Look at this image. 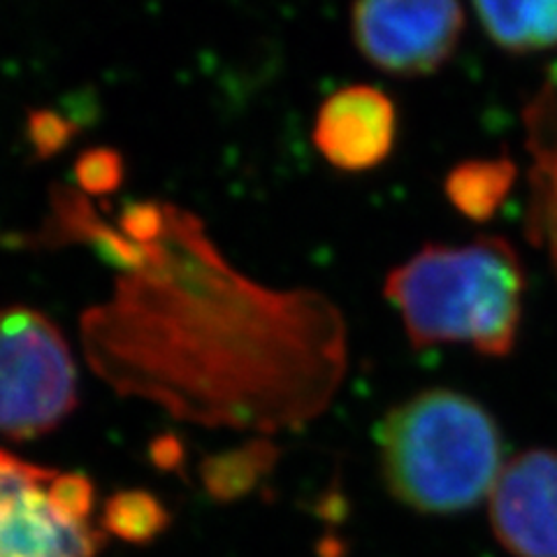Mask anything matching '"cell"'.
Returning <instances> with one entry per match:
<instances>
[{
  "label": "cell",
  "mask_w": 557,
  "mask_h": 557,
  "mask_svg": "<svg viewBox=\"0 0 557 557\" xmlns=\"http://www.w3.org/2000/svg\"><path fill=\"white\" fill-rule=\"evenodd\" d=\"M47 242L91 247L114 270L84 311V358L119 395L180 421L270 434L321 416L346 374V323L317 290H274L237 272L202 221L170 202L104 216L57 188Z\"/></svg>",
  "instance_id": "obj_1"
},
{
  "label": "cell",
  "mask_w": 557,
  "mask_h": 557,
  "mask_svg": "<svg viewBox=\"0 0 557 557\" xmlns=\"http://www.w3.org/2000/svg\"><path fill=\"white\" fill-rule=\"evenodd\" d=\"M528 276L513 244L485 235L460 247L425 244L386 278V298L416 348L469 344L481 356L513 351Z\"/></svg>",
  "instance_id": "obj_2"
},
{
  "label": "cell",
  "mask_w": 557,
  "mask_h": 557,
  "mask_svg": "<svg viewBox=\"0 0 557 557\" xmlns=\"http://www.w3.org/2000/svg\"><path fill=\"white\" fill-rule=\"evenodd\" d=\"M376 448L388 493L423 516L474 509L507 465L495 416L450 388L395 405L376 425Z\"/></svg>",
  "instance_id": "obj_3"
},
{
  "label": "cell",
  "mask_w": 557,
  "mask_h": 557,
  "mask_svg": "<svg viewBox=\"0 0 557 557\" xmlns=\"http://www.w3.org/2000/svg\"><path fill=\"white\" fill-rule=\"evenodd\" d=\"M77 403V362L61 327L28 307L0 309V437L38 440Z\"/></svg>",
  "instance_id": "obj_4"
},
{
  "label": "cell",
  "mask_w": 557,
  "mask_h": 557,
  "mask_svg": "<svg viewBox=\"0 0 557 557\" xmlns=\"http://www.w3.org/2000/svg\"><path fill=\"white\" fill-rule=\"evenodd\" d=\"M354 40L395 77L432 75L456 54L465 30L460 0H356Z\"/></svg>",
  "instance_id": "obj_5"
},
{
  "label": "cell",
  "mask_w": 557,
  "mask_h": 557,
  "mask_svg": "<svg viewBox=\"0 0 557 557\" xmlns=\"http://www.w3.org/2000/svg\"><path fill=\"white\" fill-rule=\"evenodd\" d=\"M54 469L0 450V557H98L104 532L65 520L49 499Z\"/></svg>",
  "instance_id": "obj_6"
},
{
  "label": "cell",
  "mask_w": 557,
  "mask_h": 557,
  "mask_svg": "<svg viewBox=\"0 0 557 557\" xmlns=\"http://www.w3.org/2000/svg\"><path fill=\"white\" fill-rule=\"evenodd\" d=\"M493 534L513 557H557V450L511 458L487 497Z\"/></svg>",
  "instance_id": "obj_7"
},
{
  "label": "cell",
  "mask_w": 557,
  "mask_h": 557,
  "mask_svg": "<svg viewBox=\"0 0 557 557\" xmlns=\"http://www.w3.org/2000/svg\"><path fill=\"white\" fill-rule=\"evenodd\" d=\"M397 112L393 100L368 84L344 86L330 96L313 124V145L323 159L344 172L381 165L395 147Z\"/></svg>",
  "instance_id": "obj_8"
},
{
  "label": "cell",
  "mask_w": 557,
  "mask_h": 557,
  "mask_svg": "<svg viewBox=\"0 0 557 557\" xmlns=\"http://www.w3.org/2000/svg\"><path fill=\"white\" fill-rule=\"evenodd\" d=\"M534 153L532 235L550 253L557 274V82L536 98L530 110Z\"/></svg>",
  "instance_id": "obj_9"
},
{
  "label": "cell",
  "mask_w": 557,
  "mask_h": 557,
  "mask_svg": "<svg viewBox=\"0 0 557 557\" xmlns=\"http://www.w3.org/2000/svg\"><path fill=\"white\" fill-rule=\"evenodd\" d=\"M479 22L507 54L557 47V0H472Z\"/></svg>",
  "instance_id": "obj_10"
},
{
  "label": "cell",
  "mask_w": 557,
  "mask_h": 557,
  "mask_svg": "<svg viewBox=\"0 0 557 557\" xmlns=\"http://www.w3.org/2000/svg\"><path fill=\"white\" fill-rule=\"evenodd\" d=\"M278 462V446L258 434L235 448L214 453L200 462L205 493L219 504H233L251 495Z\"/></svg>",
  "instance_id": "obj_11"
},
{
  "label": "cell",
  "mask_w": 557,
  "mask_h": 557,
  "mask_svg": "<svg viewBox=\"0 0 557 557\" xmlns=\"http://www.w3.org/2000/svg\"><path fill=\"white\" fill-rule=\"evenodd\" d=\"M518 177L511 159H472L453 168L446 177V198L472 221L493 219L509 198Z\"/></svg>",
  "instance_id": "obj_12"
},
{
  "label": "cell",
  "mask_w": 557,
  "mask_h": 557,
  "mask_svg": "<svg viewBox=\"0 0 557 557\" xmlns=\"http://www.w3.org/2000/svg\"><path fill=\"white\" fill-rule=\"evenodd\" d=\"M100 525L121 542L147 546L170 528V511L147 491H121L104 502Z\"/></svg>",
  "instance_id": "obj_13"
},
{
  "label": "cell",
  "mask_w": 557,
  "mask_h": 557,
  "mask_svg": "<svg viewBox=\"0 0 557 557\" xmlns=\"http://www.w3.org/2000/svg\"><path fill=\"white\" fill-rule=\"evenodd\" d=\"M49 499L65 520L77 522V525H89L96 509V485L86 474L57 472L49 485Z\"/></svg>",
  "instance_id": "obj_14"
},
{
  "label": "cell",
  "mask_w": 557,
  "mask_h": 557,
  "mask_svg": "<svg viewBox=\"0 0 557 557\" xmlns=\"http://www.w3.org/2000/svg\"><path fill=\"white\" fill-rule=\"evenodd\" d=\"M77 177L84 194H104V190H110L119 184L121 163L110 151H96L84 156L77 170Z\"/></svg>",
  "instance_id": "obj_15"
},
{
  "label": "cell",
  "mask_w": 557,
  "mask_h": 557,
  "mask_svg": "<svg viewBox=\"0 0 557 557\" xmlns=\"http://www.w3.org/2000/svg\"><path fill=\"white\" fill-rule=\"evenodd\" d=\"M151 462L161 469V472H174L184 465V444L174 437V434H161L159 440H153L149 446Z\"/></svg>",
  "instance_id": "obj_16"
}]
</instances>
